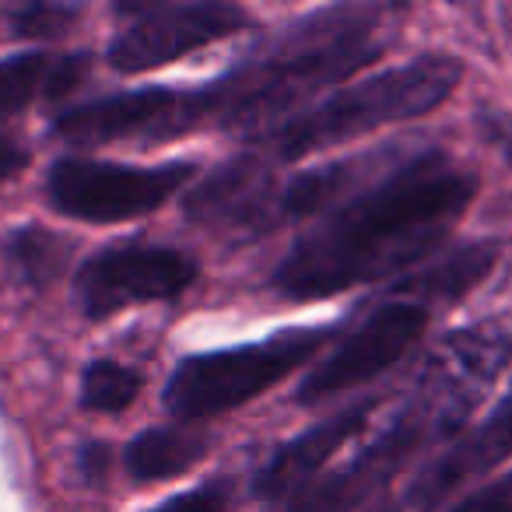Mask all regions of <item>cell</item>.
Segmentation results:
<instances>
[{"instance_id": "5bb4252c", "label": "cell", "mask_w": 512, "mask_h": 512, "mask_svg": "<svg viewBox=\"0 0 512 512\" xmlns=\"http://www.w3.org/2000/svg\"><path fill=\"white\" fill-rule=\"evenodd\" d=\"M404 155L407 151H400L397 144H386V148L365 151V155L327 162L320 169L295 172L292 179L278 186V221H306L316 214H330L358 190L376 183Z\"/></svg>"}, {"instance_id": "2e32d148", "label": "cell", "mask_w": 512, "mask_h": 512, "mask_svg": "<svg viewBox=\"0 0 512 512\" xmlns=\"http://www.w3.org/2000/svg\"><path fill=\"white\" fill-rule=\"evenodd\" d=\"M88 53H18L0 60V116L25 109L32 99H64L85 81Z\"/></svg>"}, {"instance_id": "7c38bea8", "label": "cell", "mask_w": 512, "mask_h": 512, "mask_svg": "<svg viewBox=\"0 0 512 512\" xmlns=\"http://www.w3.org/2000/svg\"><path fill=\"white\" fill-rule=\"evenodd\" d=\"M512 460V383L481 421L467 425L404 488L400 512H435L449 495Z\"/></svg>"}, {"instance_id": "603a6c76", "label": "cell", "mask_w": 512, "mask_h": 512, "mask_svg": "<svg viewBox=\"0 0 512 512\" xmlns=\"http://www.w3.org/2000/svg\"><path fill=\"white\" fill-rule=\"evenodd\" d=\"M446 512H512V470L495 481L481 484L477 491L463 495L456 505H449Z\"/></svg>"}, {"instance_id": "ffe728a7", "label": "cell", "mask_w": 512, "mask_h": 512, "mask_svg": "<svg viewBox=\"0 0 512 512\" xmlns=\"http://www.w3.org/2000/svg\"><path fill=\"white\" fill-rule=\"evenodd\" d=\"M78 15L81 8H74V4H29V8L15 11V36L25 39L64 36Z\"/></svg>"}, {"instance_id": "277c9868", "label": "cell", "mask_w": 512, "mask_h": 512, "mask_svg": "<svg viewBox=\"0 0 512 512\" xmlns=\"http://www.w3.org/2000/svg\"><path fill=\"white\" fill-rule=\"evenodd\" d=\"M463 81V60L453 53H418L414 60L376 71L330 92L267 134L253 137V151L267 162H299L334 144L355 141L390 123L418 120L453 99Z\"/></svg>"}, {"instance_id": "30bf717a", "label": "cell", "mask_w": 512, "mask_h": 512, "mask_svg": "<svg viewBox=\"0 0 512 512\" xmlns=\"http://www.w3.org/2000/svg\"><path fill=\"white\" fill-rule=\"evenodd\" d=\"M53 130L71 144H165L204 130V116H200L197 88L151 85L67 109L57 116Z\"/></svg>"}, {"instance_id": "52a82bcc", "label": "cell", "mask_w": 512, "mask_h": 512, "mask_svg": "<svg viewBox=\"0 0 512 512\" xmlns=\"http://www.w3.org/2000/svg\"><path fill=\"white\" fill-rule=\"evenodd\" d=\"M432 323V309L414 299L386 295L376 309H365L362 320L334 344L320 365L302 376L295 386V404L313 407L337 393H351L369 386L372 379L386 376L414 351Z\"/></svg>"}, {"instance_id": "7402d4cb", "label": "cell", "mask_w": 512, "mask_h": 512, "mask_svg": "<svg viewBox=\"0 0 512 512\" xmlns=\"http://www.w3.org/2000/svg\"><path fill=\"white\" fill-rule=\"evenodd\" d=\"M474 130L488 148L498 151L505 165L512 169V109L498 106H481L474 113Z\"/></svg>"}, {"instance_id": "9a60e30c", "label": "cell", "mask_w": 512, "mask_h": 512, "mask_svg": "<svg viewBox=\"0 0 512 512\" xmlns=\"http://www.w3.org/2000/svg\"><path fill=\"white\" fill-rule=\"evenodd\" d=\"M498 256H502V242L498 239L463 242V246L432 256L418 271L393 281V285L386 288V295L414 299V302H421V306H428V302H432V306L435 302H460L463 295H470L491 271H495Z\"/></svg>"}, {"instance_id": "6da1fadb", "label": "cell", "mask_w": 512, "mask_h": 512, "mask_svg": "<svg viewBox=\"0 0 512 512\" xmlns=\"http://www.w3.org/2000/svg\"><path fill=\"white\" fill-rule=\"evenodd\" d=\"M481 179L446 151H414L302 232L271 274L281 299L320 302L418 271L470 211Z\"/></svg>"}, {"instance_id": "e0dca14e", "label": "cell", "mask_w": 512, "mask_h": 512, "mask_svg": "<svg viewBox=\"0 0 512 512\" xmlns=\"http://www.w3.org/2000/svg\"><path fill=\"white\" fill-rule=\"evenodd\" d=\"M211 453V435L200 425L144 428L123 449V467L137 484H158L186 474Z\"/></svg>"}, {"instance_id": "cb8c5ba5", "label": "cell", "mask_w": 512, "mask_h": 512, "mask_svg": "<svg viewBox=\"0 0 512 512\" xmlns=\"http://www.w3.org/2000/svg\"><path fill=\"white\" fill-rule=\"evenodd\" d=\"M109 467H113V453H109L106 442H88L78 453V470L88 484H102L109 477Z\"/></svg>"}, {"instance_id": "44dd1931", "label": "cell", "mask_w": 512, "mask_h": 512, "mask_svg": "<svg viewBox=\"0 0 512 512\" xmlns=\"http://www.w3.org/2000/svg\"><path fill=\"white\" fill-rule=\"evenodd\" d=\"M228 509H232V481L228 477H214V481H204L197 488L165 498L162 505H155L148 512H228Z\"/></svg>"}, {"instance_id": "5b68a950", "label": "cell", "mask_w": 512, "mask_h": 512, "mask_svg": "<svg viewBox=\"0 0 512 512\" xmlns=\"http://www.w3.org/2000/svg\"><path fill=\"white\" fill-rule=\"evenodd\" d=\"M330 334L334 327H288L264 341L186 355L162 390L165 411L176 425H204L221 418L249 400L264 397L292 372L313 362Z\"/></svg>"}, {"instance_id": "3957f363", "label": "cell", "mask_w": 512, "mask_h": 512, "mask_svg": "<svg viewBox=\"0 0 512 512\" xmlns=\"http://www.w3.org/2000/svg\"><path fill=\"white\" fill-rule=\"evenodd\" d=\"M393 11L383 4H330L288 22L232 71L197 85L204 130H228L253 141L302 113L309 99L383 57L379 32Z\"/></svg>"}, {"instance_id": "ba28073f", "label": "cell", "mask_w": 512, "mask_h": 512, "mask_svg": "<svg viewBox=\"0 0 512 512\" xmlns=\"http://www.w3.org/2000/svg\"><path fill=\"white\" fill-rule=\"evenodd\" d=\"M116 15L130 25L109 43V64L120 74L158 71L197 50L239 36L253 25L246 8L228 0H190V4H116Z\"/></svg>"}, {"instance_id": "7a4b0ae2", "label": "cell", "mask_w": 512, "mask_h": 512, "mask_svg": "<svg viewBox=\"0 0 512 512\" xmlns=\"http://www.w3.org/2000/svg\"><path fill=\"white\" fill-rule=\"evenodd\" d=\"M512 362V334L498 323H470L439 337L421 362L404 404L334 474L309 484L285 512H358L393 484L425 449L453 442L467 428L495 379Z\"/></svg>"}, {"instance_id": "8992f818", "label": "cell", "mask_w": 512, "mask_h": 512, "mask_svg": "<svg viewBox=\"0 0 512 512\" xmlns=\"http://www.w3.org/2000/svg\"><path fill=\"white\" fill-rule=\"evenodd\" d=\"M193 179H197L193 162L120 165L95 158H60L46 176V193L50 204L67 218L113 225L158 211Z\"/></svg>"}, {"instance_id": "d4e9b609", "label": "cell", "mask_w": 512, "mask_h": 512, "mask_svg": "<svg viewBox=\"0 0 512 512\" xmlns=\"http://www.w3.org/2000/svg\"><path fill=\"white\" fill-rule=\"evenodd\" d=\"M25 165H29V151L18 148L11 137H0V186L8 183L11 176H18Z\"/></svg>"}, {"instance_id": "ac0fdd59", "label": "cell", "mask_w": 512, "mask_h": 512, "mask_svg": "<svg viewBox=\"0 0 512 512\" xmlns=\"http://www.w3.org/2000/svg\"><path fill=\"white\" fill-rule=\"evenodd\" d=\"M4 253H8L18 278L43 288L67 267L71 242L57 232H46V228L29 225V228H18V232L4 242Z\"/></svg>"}, {"instance_id": "d6986e66", "label": "cell", "mask_w": 512, "mask_h": 512, "mask_svg": "<svg viewBox=\"0 0 512 512\" xmlns=\"http://www.w3.org/2000/svg\"><path fill=\"white\" fill-rule=\"evenodd\" d=\"M144 386V376L130 365L109 362V358H99L85 369L81 376V407L95 414H120L127 411L137 400Z\"/></svg>"}, {"instance_id": "9c48e42d", "label": "cell", "mask_w": 512, "mask_h": 512, "mask_svg": "<svg viewBox=\"0 0 512 512\" xmlns=\"http://www.w3.org/2000/svg\"><path fill=\"white\" fill-rule=\"evenodd\" d=\"M200 278V260L186 249L127 242L88 256L78 271V302L88 320H106L144 302H176Z\"/></svg>"}, {"instance_id": "4fadbf2b", "label": "cell", "mask_w": 512, "mask_h": 512, "mask_svg": "<svg viewBox=\"0 0 512 512\" xmlns=\"http://www.w3.org/2000/svg\"><path fill=\"white\" fill-rule=\"evenodd\" d=\"M379 407H383V397H362L344 411H337L334 418L316 421L295 439L281 442L267 456L264 467L256 470L253 495L267 505H288L292 498H299L309 484L320 481V470L372 425V414Z\"/></svg>"}, {"instance_id": "8fae6325", "label": "cell", "mask_w": 512, "mask_h": 512, "mask_svg": "<svg viewBox=\"0 0 512 512\" xmlns=\"http://www.w3.org/2000/svg\"><path fill=\"white\" fill-rule=\"evenodd\" d=\"M278 186L274 165L256 151H242L200 176L186 190L183 214L200 228L232 235V239H256L278 228Z\"/></svg>"}]
</instances>
